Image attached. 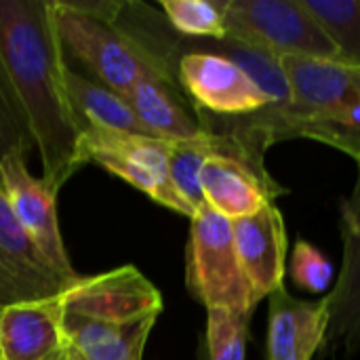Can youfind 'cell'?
<instances>
[{
	"instance_id": "1",
	"label": "cell",
	"mask_w": 360,
	"mask_h": 360,
	"mask_svg": "<svg viewBox=\"0 0 360 360\" xmlns=\"http://www.w3.org/2000/svg\"><path fill=\"white\" fill-rule=\"evenodd\" d=\"M0 53L27 116L42 181L59 192L80 167L82 122L68 93L53 0H0Z\"/></svg>"
},
{
	"instance_id": "2",
	"label": "cell",
	"mask_w": 360,
	"mask_h": 360,
	"mask_svg": "<svg viewBox=\"0 0 360 360\" xmlns=\"http://www.w3.org/2000/svg\"><path fill=\"white\" fill-rule=\"evenodd\" d=\"M160 312V291L135 266L78 278L61 293L63 329L82 360H141Z\"/></svg>"
},
{
	"instance_id": "3",
	"label": "cell",
	"mask_w": 360,
	"mask_h": 360,
	"mask_svg": "<svg viewBox=\"0 0 360 360\" xmlns=\"http://www.w3.org/2000/svg\"><path fill=\"white\" fill-rule=\"evenodd\" d=\"M53 19L63 51L122 97L146 78H173L167 57L120 27L101 4L53 2Z\"/></svg>"
},
{
	"instance_id": "4",
	"label": "cell",
	"mask_w": 360,
	"mask_h": 360,
	"mask_svg": "<svg viewBox=\"0 0 360 360\" xmlns=\"http://www.w3.org/2000/svg\"><path fill=\"white\" fill-rule=\"evenodd\" d=\"M186 283L207 310L226 308L251 316L259 304L238 262L232 221L207 205L192 217Z\"/></svg>"
},
{
	"instance_id": "5",
	"label": "cell",
	"mask_w": 360,
	"mask_h": 360,
	"mask_svg": "<svg viewBox=\"0 0 360 360\" xmlns=\"http://www.w3.org/2000/svg\"><path fill=\"white\" fill-rule=\"evenodd\" d=\"M226 38L272 57L338 61V51L302 0H226Z\"/></svg>"
},
{
	"instance_id": "6",
	"label": "cell",
	"mask_w": 360,
	"mask_h": 360,
	"mask_svg": "<svg viewBox=\"0 0 360 360\" xmlns=\"http://www.w3.org/2000/svg\"><path fill=\"white\" fill-rule=\"evenodd\" d=\"M80 167L93 162L108 173L124 179L154 202L194 217L196 211L177 192L169 173V141L97 127H84L78 141Z\"/></svg>"
},
{
	"instance_id": "7",
	"label": "cell",
	"mask_w": 360,
	"mask_h": 360,
	"mask_svg": "<svg viewBox=\"0 0 360 360\" xmlns=\"http://www.w3.org/2000/svg\"><path fill=\"white\" fill-rule=\"evenodd\" d=\"M291 95V137L323 141L360 103V70L329 59L278 57Z\"/></svg>"
},
{
	"instance_id": "8",
	"label": "cell",
	"mask_w": 360,
	"mask_h": 360,
	"mask_svg": "<svg viewBox=\"0 0 360 360\" xmlns=\"http://www.w3.org/2000/svg\"><path fill=\"white\" fill-rule=\"evenodd\" d=\"M179 86L196 108L226 118H245L270 110L268 95L230 57L209 49L184 53L177 61Z\"/></svg>"
},
{
	"instance_id": "9",
	"label": "cell",
	"mask_w": 360,
	"mask_h": 360,
	"mask_svg": "<svg viewBox=\"0 0 360 360\" xmlns=\"http://www.w3.org/2000/svg\"><path fill=\"white\" fill-rule=\"evenodd\" d=\"M76 281L63 276L15 219L0 190V310L51 300Z\"/></svg>"
},
{
	"instance_id": "10",
	"label": "cell",
	"mask_w": 360,
	"mask_h": 360,
	"mask_svg": "<svg viewBox=\"0 0 360 360\" xmlns=\"http://www.w3.org/2000/svg\"><path fill=\"white\" fill-rule=\"evenodd\" d=\"M0 190L19 226L42 251V255L68 278L78 281L61 240L57 221V192L42 177L27 171L23 156H8L0 162Z\"/></svg>"
},
{
	"instance_id": "11",
	"label": "cell",
	"mask_w": 360,
	"mask_h": 360,
	"mask_svg": "<svg viewBox=\"0 0 360 360\" xmlns=\"http://www.w3.org/2000/svg\"><path fill=\"white\" fill-rule=\"evenodd\" d=\"M342 270L331 293L323 300L327 308V354L352 356L360 350V165L356 186L342 207Z\"/></svg>"
},
{
	"instance_id": "12",
	"label": "cell",
	"mask_w": 360,
	"mask_h": 360,
	"mask_svg": "<svg viewBox=\"0 0 360 360\" xmlns=\"http://www.w3.org/2000/svg\"><path fill=\"white\" fill-rule=\"evenodd\" d=\"M200 190L207 207L230 221L255 215L278 194H285L264 165L232 152H217L205 160Z\"/></svg>"
},
{
	"instance_id": "13",
	"label": "cell",
	"mask_w": 360,
	"mask_h": 360,
	"mask_svg": "<svg viewBox=\"0 0 360 360\" xmlns=\"http://www.w3.org/2000/svg\"><path fill=\"white\" fill-rule=\"evenodd\" d=\"M61 295L0 310V360H70Z\"/></svg>"
},
{
	"instance_id": "14",
	"label": "cell",
	"mask_w": 360,
	"mask_h": 360,
	"mask_svg": "<svg viewBox=\"0 0 360 360\" xmlns=\"http://www.w3.org/2000/svg\"><path fill=\"white\" fill-rule=\"evenodd\" d=\"M234 247L257 302L283 285L287 230L281 209L270 202L255 215L232 221Z\"/></svg>"
},
{
	"instance_id": "15",
	"label": "cell",
	"mask_w": 360,
	"mask_h": 360,
	"mask_svg": "<svg viewBox=\"0 0 360 360\" xmlns=\"http://www.w3.org/2000/svg\"><path fill=\"white\" fill-rule=\"evenodd\" d=\"M327 335L325 302L295 300L283 285L270 293L268 360H312Z\"/></svg>"
},
{
	"instance_id": "16",
	"label": "cell",
	"mask_w": 360,
	"mask_h": 360,
	"mask_svg": "<svg viewBox=\"0 0 360 360\" xmlns=\"http://www.w3.org/2000/svg\"><path fill=\"white\" fill-rule=\"evenodd\" d=\"M124 99L143 129L156 139L169 143L186 141L209 131L207 120L186 101L175 78H146L137 82Z\"/></svg>"
},
{
	"instance_id": "17",
	"label": "cell",
	"mask_w": 360,
	"mask_h": 360,
	"mask_svg": "<svg viewBox=\"0 0 360 360\" xmlns=\"http://www.w3.org/2000/svg\"><path fill=\"white\" fill-rule=\"evenodd\" d=\"M65 82H68L72 108L76 116L80 118L82 129L97 127V129H108V131H118V133L152 137L143 129V124L137 120L135 112L131 110V105L120 93L74 72L72 68H68L65 72Z\"/></svg>"
},
{
	"instance_id": "18",
	"label": "cell",
	"mask_w": 360,
	"mask_h": 360,
	"mask_svg": "<svg viewBox=\"0 0 360 360\" xmlns=\"http://www.w3.org/2000/svg\"><path fill=\"white\" fill-rule=\"evenodd\" d=\"M338 51V61L360 70V0H302Z\"/></svg>"
},
{
	"instance_id": "19",
	"label": "cell",
	"mask_w": 360,
	"mask_h": 360,
	"mask_svg": "<svg viewBox=\"0 0 360 360\" xmlns=\"http://www.w3.org/2000/svg\"><path fill=\"white\" fill-rule=\"evenodd\" d=\"M221 2L213 0H162L160 6L165 11L167 21L175 32L190 38H209L224 40L226 38V13Z\"/></svg>"
},
{
	"instance_id": "20",
	"label": "cell",
	"mask_w": 360,
	"mask_h": 360,
	"mask_svg": "<svg viewBox=\"0 0 360 360\" xmlns=\"http://www.w3.org/2000/svg\"><path fill=\"white\" fill-rule=\"evenodd\" d=\"M34 150L25 110L0 53V162L8 156H23Z\"/></svg>"
},
{
	"instance_id": "21",
	"label": "cell",
	"mask_w": 360,
	"mask_h": 360,
	"mask_svg": "<svg viewBox=\"0 0 360 360\" xmlns=\"http://www.w3.org/2000/svg\"><path fill=\"white\" fill-rule=\"evenodd\" d=\"M249 314H238L226 308L207 310V346L209 360H245Z\"/></svg>"
},
{
	"instance_id": "22",
	"label": "cell",
	"mask_w": 360,
	"mask_h": 360,
	"mask_svg": "<svg viewBox=\"0 0 360 360\" xmlns=\"http://www.w3.org/2000/svg\"><path fill=\"white\" fill-rule=\"evenodd\" d=\"M289 270H291V281L310 293L327 291L333 281V264L325 259V255L306 240H300L295 245Z\"/></svg>"
},
{
	"instance_id": "23",
	"label": "cell",
	"mask_w": 360,
	"mask_h": 360,
	"mask_svg": "<svg viewBox=\"0 0 360 360\" xmlns=\"http://www.w3.org/2000/svg\"><path fill=\"white\" fill-rule=\"evenodd\" d=\"M70 360H82V359H80L78 354H74V352H72V356H70Z\"/></svg>"
}]
</instances>
